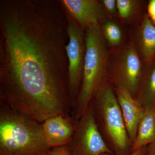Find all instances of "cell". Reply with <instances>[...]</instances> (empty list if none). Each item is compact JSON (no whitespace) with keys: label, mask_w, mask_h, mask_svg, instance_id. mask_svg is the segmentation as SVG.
<instances>
[{"label":"cell","mask_w":155,"mask_h":155,"mask_svg":"<svg viewBox=\"0 0 155 155\" xmlns=\"http://www.w3.org/2000/svg\"><path fill=\"white\" fill-rule=\"evenodd\" d=\"M41 125L46 141L51 149L68 145L75 130L73 118L63 115L51 117Z\"/></svg>","instance_id":"obj_9"},{"label":"cell","mask_w":155,"mask_h":155,"mask_svg":"<svg viewBox=\"0 0 155 155\" xmlns=\"http://www.w3.org/2000/svg\"><path fill=\"white\" fill-rule=\"evenodd\" d=\"M155 141V106L145 110L139 124L132 152L147 147Z\"/></svg>","instance_id":"obj_14"},{"label":"cell","mask_w":155,"mask_h":155,"mask_svg":"<svg viewBox=\"0 0 155 155\" xmlns=\"http://www.w3.org/2000/svg\"><path fill=\"white\" fill-rule=\"evenodd\" d=\"M70 155L114 154L99 131L91 105L75 122V130L67 145Z\"/></svg>","instance_id":"obj_6"},{"label":"cell","mask_w":155,"mask_h":155,"mask_svg":"<svg viewBox=\"0 0 155 155\" xmlns=\"http://www.w3.org/2000/svg\"><path fill=\"white\" fill-rule=\"evenodd\" d=\"M41 123L0 106V155H48Z\"/></svg>","instance_id":"obj_2"},{"label":"cell","mask_w":155,"mask_h":155,"mask_svg":"<svg viewBox=\"0 0 155 155\" xmlns=\"http://www.w3.org/2000/svg\"><path fill=\"white\" fill-rule=\"evenodd\" d=\"M143 65L129 40L122 47L109 50L107 66L108 81L114 88L126 89L134 98Z\"/></svg>","instance_id":"obj_5"},{"label":"cell","mask_w":155,"mask_h":155,"mask_svg":"<svg viewBox=\"0 0 155 155\" xmlns=\"http://www.w3.org/2000/svg\"><path fill=\"white\" fill-rule=\"evenodd\" d=\"M86 52L83 76L79 93L72 108L75 122L86 111L96 92L108 81L107 66L109 49L101 24L85 30Z\"/></svg>","instance_id":"obj_3"},{"label":"cell","mask_w":155,"mask_h":155,"mask_svg":"<svg viewBox=\"0 0 155 155\" xmlns=\"http://www.w3.org/2000/svg\"><path fill=\"white\" fill-rule=\"evenodd\" d=\"M48 155H70L67 146L51 149Z\"/></svg>","instance_id":"obj_18"},{"label":"cell","mask_w":155,"mask_h":155,"mask_svg":"<svg viewBox=\"0 0 155 155\" xmlns=\"http://www.w3.org/2000/svg\"><path fill=\"white\" fill-rule=\"evenodd\" d=\"M147 13L155 26V0H149L147 5Z\"/></svg>","instance_id":"obj_17"},{"label":"cell","mask_w":155,"mask_h":155,"mask_svg":"<svg viewBox=\"0 0 155 155\" xmlns=\"http://www.w3.org/2000/svg\"><path fill=\"white\" fill-rule=\"evenodd\" d=\"M145 155H155V141L147 146Z\"/></svg>","instance_id":"obj_20"},{"label":"cell","mask_w":155,"mask_h":155,"mask_svg":"<svg viewBox=\"0 0 155 155\" xmlns=\"http://www.w3.org/2000/svg\"><path fill=\"white\" fill-rule=\"evenodd\" d=\"M60 1H0V104L39 123L72 116Z\"/></svg>","instance_id":"obj_1"},{"label":"cell","mask_w":155,"mask_h":155,"mask_svg":"<svg viewBox=\"0 0 155 155\" xmlns=\"http://www.w3.org/2000/svg\"><path fill=\"white\" fill-rule=\"evenodd\" d=\"M67 15L85 31L108 17L98 0H60Z\"/></svg>","instance_id":"obj_8"},{"label":"cell","mask_w":155,"mask_h":155,"mask_svg":"<svg viewBox=\"0 0 155 155\" xmlns=\"http://www.w3.org/2000/svg\"><path fill=\"white\" fill-rule=\"evenodd\" d=\"M90 104L99 131L113 154L124 155L132 152V144L121 109L109 81L96 92Z\"/></svg>","instance_id":"obj_4"},{"label":"cell","mask_w":155,"mask_h":155,"mask_svg":"<svg viewBox=\"0 0 155 155\" xmlns=\"http://www.w3.org/2000/svg\"><path fill=\"white\" fill-rule=\"evenodd\" d=\"M100 2L107 17L118 20L117 0H100Z\"/></svg>","instance_id":"obj_16"},{"label":"cell","mask_w":155,"mask_h":155,"mask_svg":"<svg viewBox=\"0 0 155 155\" xmlns=\"http://www.w3.org/2000/svg\"><path fill=\"white\" fill-rule=\"evenodd\" d=\"M129 40L132 43L143 64L155 59V26L147 13L141 23L133 27Z\"/></svg>","instance_id":"obj_10"},{"label":"cell","mask_w":155,"mask_h":155,"mask_svg":"<svg viewBox=\"0 0 155 155\" xmlns=\"http://www.w3.org/2000/svg\"><path fill=\"white\" fill-rule=\"evenodd\" d=\"M147 147H144L142 148L141 149L137 150L134 151L128 154L127 155H145L146 152ZM101 155H115L112 154H104Z\"/></svg>","instance_id":"obj_19"},{"label":"cell","mask_w":155,"mask_h":155,"mask_svg":"<svg viewBox=\"0 0 155 155\" xmlns=\"http://www.w3.org/2000/svg\"><path fill=\"white\" fill-rule=\"evenodd\" d=\"M134 99L144 110L155 106V59L143 64Z\"/></svg>","instance_id":"obj_12"},{"label":"cell","mask_w":155,"mask_h":155,"mask_svg":"<svg viewBox=\"0 0 155 155\" xmlns=\"http://www.w3.org/2000/svg\"><path fill=\"white\" fill-rule=\"evenodd\" d=\"M144 3L141 0H117L118 21L133 27L138 26L147 13Z\"/></svg>","instance_id":"obj_13"},{"label":"cell","mask_w":155,"mask_h":155,"mask_svg":"<svg viewBox=\"0 0 155 155\" xmlns=\"http://www.w3.org/2000/svg\"><path fill=\"white\" fill-rule=\"evenodd\" d=\"M114 89L121 109L127 134L133 147L139 124L144 114L145 110L126 89L118 87Z\"/></svg>","instance_id":"obj_11"},{"label":"cell","mask_w":155,"mask_h":155,"mask_svg":"<svg viewBox=\"0 0 155 155\" xmlns=\"http://www.w3.org/2000/svg\"><path fill=\"white\" fill-rule=\"evenodd\" d=\"M67 18L69 41L66 50L69 62V95L73 107L79 93L83 76L86 52L85 31L67 14Z\"/></svg>","instance_id":"obj_7"},{"label":"cell","mask_w":155,"mask_h":155,"mask_svg":"<svg viewBox=\"0 0 155 155\" xmlns=\"http://www.w3.org/2000/svg\"><path fill=\"white\" fill-rule=\"evenodd\" d=\"M101 27L109 50L119 48L126 44L124 31L118 20L107 18L101 24Z\"/></svg>","instance_id":"obj_15"}]
</instances>
